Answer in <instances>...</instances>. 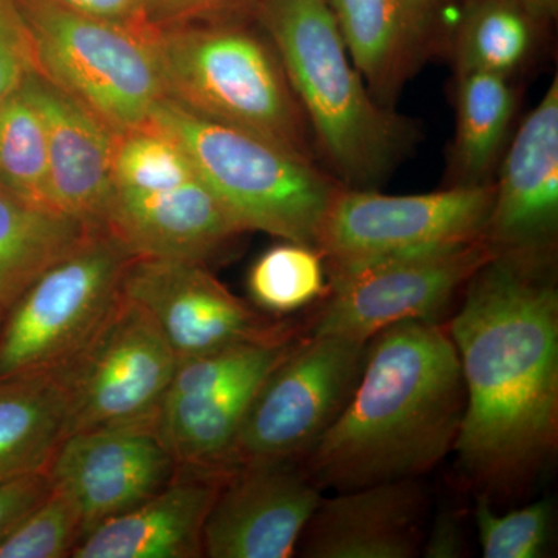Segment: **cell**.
Instances as JSON below:
<instances>
[{"instance_id": "1", "label": "cell", "mask_w": 558, "mask_h": 558, "mask_svg": "<svg viewBox=\"0 0 558 558\" xmlns=\"http://www.w3.org/2000/svg\"><path fill=\"white\" fill-rule=\"evenodd\" d=\"M465 389L453 451L469 478L506 492L538 472L558 436V290L549 252H499L450 322Z\"/></svg>"}, {"instance_id": "2", "label": "cell", "mask_w": 558, "mask_h": 558, "mask_svg": "<svg viewBox=\"0 0 558 558\" xmlns=\"http://www.w3.org/2000/svg\"><path fill=\"white\" fill-rule=\"evenodd\" d=\"M465 409L457 348L436 322H407L366 343L357 385L301 459L318 488L414 480L453 451Z\"/></svg>"}, {"instance_id": "3", "label": "cell", "mask_w": 558, "mask_h": 558, "mask_svg": "<svg viewBox=\"0 0 558 558\" xmlns=\"http://www.w3.org/2000/svg\"><path fill=\"white\" fill-rule=\"evenodd\" d=\"M256 13L310 123L318 159L347 189L376 190L416 145L414 120L371 95L326 0H259Z\"/></svg>"}, {"instance_id": "4", "label": "cell", "mask_w": 558, "mask_h": 558, "mask_svg": "<svg viewBox=\"0 0 558 558\" xmlns=\"http://www.w3.org/2000/svg\"><path fill=\"white\" fill-rule=\"evenodd\" d=\"M165 98L318 163L314 135L277 50L240 27H157Z\"/></svg>"}, {"instance_id": "5", "label": "cell", "mask_w": 558, "mask_h": 558, "mask_svg": "<svg viewBox=\"0 0 558 558\" xmlns=\"http://www.w3.org/2000/svg\"><path fill=\"white\" fill-rule=\"evenodd\" d=\"M150 123L168 132L242 231L317 248L341 185L318 163L253 132L196 116L163 98Z\"/></svg>"}, {"instance_id": "6", "label": "cell", "mask_w": 558, "mask_h": 558, "mask_svg": "<svg viewBox=\"0 0 558 558\" xmlns=\"http://www.w3.org/2000/svg\"><path fill=\"white\" fill-rule=\"evenodd\" d=\"M105 229L138 258L199 263L244 233L185 149L150 121L117 135Z\"/></svg>"}, {"instance_id": "7", "label": "cell", "mask_w": 558, "mask_h": 558, "mask_svg": "<svg viewBox=\"0 0 558 558\" xmlns=\"http://www.w3.org/2000/svg\"><path fill=\"white\" fill-rule=\"evenodd\" d=\"M36 69L117 134L145 126L165 98L154 49L157 27L132 28L69 9L60 0H17Z\"/></svg>"}, {"instance_id": "8", "label": "cell", "mask_w": 558, "mask_h": 558, "mask_svg": "<svg viewBox=\"0 0 558 558\" xmlns=\"http://www.w3.org/2000/svg\"><path fill=\"white\" fill-rule=\"evenodd\" d=\"M134 258L108 230L97 229L47 267L0 323V379L69 365L116 307Z\"/></svg>"}, {"instance_id": "9", "label": "cell", "mask_w": 558, "mask_h": 558, "mask_svg": "<svg viewBox=\"0 0 558 558\" xmlns=\"http://www.w3.org/2000/svg\"><path fill=\"white\" fill-rule=\"evenodd\" d=\"M486 238L328 270L310 336L368 343L407 322H436L458 290L497 255Z\"/></svg>"}, {"instance_id": "10", "label": "cell", "mask_w": 558, "mask_h": 558, "mask_svg": "<svg viewBox=\"0 0 558 558\" xmlns=\"http://www.w3.org/2000/svg\"><path fill=\"white\" fill-rule=\"evenodd\" d=\"M365 354L366 343L341 337L296 340L260 384L234 440L229 470L306 457L347 405Z\"/></svg>"}, {"instance_id": "11", "label": "cell", "mask_w": 558, "mask_h": 558, "mask_svg": "<svg viewBox=\"0 0 558 558\" xmlns=\"http://www.w3.org/2000/svg\"><path fill=\"white\" fill-rule=\"evenodd\" d=\"M494 182L411 196L347 189L333 194L317 238L328 270L484 238Z\"/></svg>"}, {"instance_id": "12", "label": "cell", "mask_w": 558, "mask_h": 558, "mask_svg": "<svg viewBox=\"0 0 558 558\" xmlns=\"http://www.w3.org/2000/svg\"><path fill=\"white\" fill-rule=\"evenodd\" d=\"M293 336L179 360L156 425L179 468L229 472L234 440L256 392Z\"/></svg>"}, {"instance_id": "13", "label": "cell", "mask_w": 558, "mask_h": 558, "mask_svg": "<svg viewBox=\"0 0 558 558\" xmlns=\"http://www.w3.org/2000/svg\"><path fill=\"white\" fill-rule=\"evenodd\" d=\"M178 366L168 341L137 304L124 299L61 369L69 391L68 435L156 421Z\"/></svg>"}, {"instance_id": "14", "label": "cell", "mask_w": 558, "mask_h": 558, "mask_svg": "<svg viewBox=\"0 0 558 558\" xmlns=\"http://www.w3.org/2000/svg\"><path fill=\"white\" fill-rule=\"evenodd\" d=\"M121 295L153 319L178 362L293 333L233 295L199 260L135 256Z\"/></svg>"}, {"instance_id": "15", "label": "cell", "mask_w": 558, "mask_h": 558, "mask_svg": "<svg viewBox=\"0 0 558 558\" xmlns=\"http://www.w3.org/2000/svg\"><path fill=\"white\" fill-rule=\"evenodd\" d=\"M178 470L156 421L72 433L49 464L54 486L78 506L84 535L153 497Z\"/></svg>"}, {"instance_id": "16", "label": "cell", "mask_w": 558, "mask_h": 558, "mask_svg": "<svg viewBox=\"0 0 558 558\" xmlns=\"http://www.w3.org/2000/svg\"><path fill=\"white\" fill-rule=\"evenodd\" d=\"M295 462H248L229 470L205 520L211 558H289L322 501Z\"/></svg>"}, {"instance_id": "17", "label": "cell", "mask_w": 558, "mask_h": 558, "mask_svg": "<svg viewBox=\"0 0 558 558\" xmlns=\"http://www.w3.org/2000/svg\"><path fill=\"white\" fill-rule=\"evenodd\" d=\"M494 179L484 238L497 252H549L558 230V80L521 121Z\"/></svg>"}, {"instance_id": "18", "label": "cell", "mask_w": 558, "mask_h": 558, "mask_svg": "<svg viewBox=\"0 0 558 558\" xmlns=\"http://www.w3.org/2000/svg\"><path fill=\"white\" fill-rule=\"evenodd\" d=\"M25 86L46 124L51 208L105 229L119 134L39 72Z\"/></svg>"}, {"instance_id": "19", "label": "cell", "mask_w": 558, "mask_h": 558, "mask_svg": "<svg viewBox=\"0 0 558 558\" xmlns=\"http://www.w3.org/2000/svg\"><path fill=\"white\" fill-rule=\"evenodd\" d=\"M424 490L387 481L322 498L299 548L307 558H411L421 546Z\"/></svg>"}, {"instance_id": "20", "label": "cell", "mask_w": 558, "mask_h": 558, "mask_svg": "<svg viewBox=\"0 0 558 558\" xmlns=\"http://www.w3.org/2000/svg\"><path fill=\"white\" fill-rule=\"evenodd\" d=\"M351 60L380 105L396 98L440 47V0H326Z\"/></svg>"}, {"instance_id": "21", "label": "cell", "mask_w": 558, "mask_h": 558, "mask_svg": "<svg viewBox=\"0 0 558 558\" xmlns=\"http://www.w3.org/2000/svg\"><path fill=\"white\" fill-rule=\"evenodd\" d=\"M229 472L179 468L153 497L90 529L75 558H194L204 556L205 520Z\"/></svg>"}, {"instance_id": "22", "label": "cell", "mask_w": 558, "mask_h": 558, "mask_svg": "<svg viewBox=\"0 0 558 558\" xmlns=\"http://www.w3.org/2000/svg\"><path fill=\"white\" fill-rule=\"evenodd\" d=\"M69 391L61 371L0 379V483L49 469L68 435Z\"/></svg>"}, {"instance_id": "23", "label": "cell", "mask_w": 558, "mask_h": 558, "mask_svg": "<svg viewBox=\"0 0 558 558\" xmlns=\"http://www.w3.org/2000/svg\"><path fill=\"white\" fill-rule=\"evenodd\" d=\"M517 105L510 76L481 70L457 72V132L450 153L449 186L494 182Z\"/></svg>"}, {"instance_id": "24", "label": "cell", "mask_w": 558, "mask_h": 558, "mask_svg": "<svg viewBox=\"0 0 558 558\" xmlns=\"http://www.w3.org/2000/svg\"><path fill=\"white\" fill-rule=\"evenodd\" d=\"M92 230L97 229L53 209L33 207L0 189V314Z\"/></svg>"}, {"instance_id": "25", "label": "cell", "mask_w": 558, "mask_h": 558, "mask_svg": "<svg viewBox=\"0 0 558 558\" xmlns=\"http://www.w3.org/2000/svg\"><path fill=\"white\" fill-rule=\"evenodd\" d=\"M538 21L510 0H469L451 40L454 69L510 76L534 53Z\"/></svg>"}, {"instance_id": "26", "label": "cell", "mask_w": 558, "mask_h": 558, "mask_svg": "<svg viewBox=\"0 0 558 558\" xmlns=\"http://www.w3.org/2000/svg\"><path fill=\"white\" fill-rule=\"evenodd\" d=\"M0 189L33 207L53 209L46 124L25 83L0 106Z\"/></svg>"}, {"instance_id": "27", "label": "cell", "mask_w": 558, "mask_h": 558, "mask_svg": "<svg viewBox=\"0 0 558 558\" xmlns=\"http://www.w3.org/2000/svg\"><path fill=\"white\" fill-rule=\"evenodd\" d=\"M322 253L311 245L284 241L266 250L248 271L247 288L256 306L271 314H289L326 290Z\"/></svg>"}, {"instance_id": "28", "label": "cell", "mask_w": 558, "mask_h": 558, "mask_svg": "<svg viewBox=\"0 0 558 558\" xmlns=\"http://www.w3.org/2000/svg\"><path fill=\"white\" fill-rule=\"evenodd\" d=\"M84 537L83 517L68 492L50 494L0 543V558H64Z\"/></svg>"}, {"instance_id": "29", "label": "cell", "mask_w": 558, "mask_h": 558, "mask_svg": "<svg viewBox=\"0 0 558 558\" xmlns=\"http://www.w3.org/2000/svg\"><path fill=\"white\" fill-rule=\"evenodd\" d=\"M476 529L486 558H538L548 543L553 506L546 499L498 515L490 497L476 495Z\"/></svg>"}, {"instance_id": "30", "label": "cell", "mask_w": 558, "mask_h": 558, "mask_svg": "<svg viewBox=\"0 0 558 558\" xmlns=\"http://www.w3.org/2000/svg\"><path fill=\"white\" fill-rule=\"evenodd\" d=\"M36 69L27 22L17 0H0V106Z\"/></svg>"}, {"instance_id": "31", "label": "cell", "mask_w": 558, "mask_h": 558, "mask_svg": "<svg viewBox=\"0 0 558 558\" xmlns=\"http://www.w3.org/2000/svg\"><path fill=\"white\" fill-rule=\"evenodd\" d=\"M49 469L0 483V543L50 494Z\"/></svg>"}, {"instance_id": "32", "label": "cell", "mask_w": 558, "mask_h": 558, "mask_svg": "<svg viewBox=\"0 0 558 558\" xmlns=\"http://www.w3.org/2000/svg\"><path fill=\"white\" fill-rule=\"evenodd\" d=\"M69 9L132 28L156 27L149 20L150 0H60Z\"/></svg>"}, {"instance_id": "33", "label": "cell", "mask_w": 558, "mask_h": 558, "mask_svg": "<svg viewBox=\"0 0 558 558\" xmlns=\"http://www.w3.org/2000/svg\"><path fill=\"white\" fill-rule=\"evenodd\" d=\"M244 2L245 0H150L149 20L156 27L186 24L196 17Z\"/></svg>"}, {"instance_id": "34", "label": "cell", "mask_w": 558, "mask_h": 558, "mask_svg": "<svg viewBox=\"0 0 558 558\" xmlns=\"http://www.w3.org/2000/svg\"><path fill=\"white\" fill-rule=\"evenodd\" d=\"M462 546H464V542H462L461 532H459L454 520H439L438 526L435 527L427 546H425V556L429 558L461 557Z\"/></svg>"}, {"instance_id": "35", "label": "cell", "mask_w": 558, "mask_h": 558, "mask_svg": "<svg viewBox=\"0 0 558 558\" xmlns=\"http://www.w3.org/2000/svg\"><path fill=\"white\" fill-rule=\"evenodd\" d=\"M510 2L519 3L538 22L550 20L557 10V0H510Z\"/></svg>"}, {"instance_id": "36", "label": "cell", "mask_w": 558, "mask_h": 558, "mask_svg": "<svg viewBox=\"0 0 558 558\" xmlns=\"http://www.w3.org/2000/svg\"><path fill=\"white\" fill-rule=\"evenodd\" d=\"M3 314H0V323H2Z\"/></svg>"}]
</instances>
